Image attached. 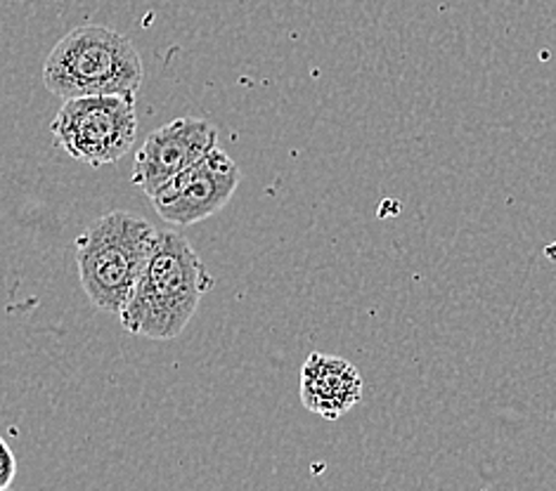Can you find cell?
Wrapping results in <instances>:
<instances>
[{
  "label": "cell",
  "instance_id": "obj_1",
  "mask_svg": "<svg viewBox=\"0 0 556 491\" xmlns=\"http://www.w3.org/2000/svg\"><path fill=\"white\" fill-rule=\"evenodd\" d=\"M214 288V276L178 232L156 234L152 254L118 320L128 334L150 340H174Z\"/></svg>",
  "mask_w": 556,
  "mask_h": 491
},
{
  "label": "cell",
  "instance_id": "obj_2",
  "mask_svg": "<svg viewBox=\"0 0 556 491\" xmlns=\"http://www.w3.org/2000/svg\"><path fill=\"white\" fill-rule=\"evenodd\" d=\"M144 78L138 48L102 24L76 26L43 64L46 88L62 100L92 95L136 98Z\"/></svg>",
  "mask_w": 556,
  "mask_h": 491
},
{
  "label": "cell",
  "instance_id": "obj_3",
  "mask_svg": "<svg viewBox=\"0 0 556 491\" xmlns=\"http://www.w3.org/2000/svg\"><path fill=\"white\" fill-rule=\"evenodd\" d=\"M156 230L128 210H112L76 236V272L84 294L100 312L118 314L134 294Z\"/></svg>",
  "mask_w": 556,
  "mask_h": 491
},
{
  "label": "cell",
  "instance_id": "obj_4",
  "mask_svg": "<svg viewBox=\"0 0 556 491\" xmlns=\"http://www.w3.org/2000/svg\"><path fill=\"white\" fill-rule=\"evenodd\" d=\"M50 132L74 161L102 168L122 161L138 135L136 98L92 95L64 100Z\"/></svg>",
  "mask_w": 556,
  "mask_h": 491
},
{
  "label": "cell",
  "instance_id": "obj_5",
  "mask_svg": "<svg viewBox=\"0 0 556 491\" xmlns=\"http://www.w3.org/2000/svg\"><path fill=\"white\" fill-rule=\"evenodd\" d=\"M240 182L242 170L235 158L220 147H214L200 161L162 184L150 196V202L164 222L190 228L228 206Z\"/></svg>",
  "mask_w": 556,
  "mask_h": 491
},
{
  "label": "cell",
  "instance_id": "obj_6",
  "mask_svg": "<svg viewBox=\"0 0 556 491\" xmlns=\"http://www.w3.org/2000/svg\"><path fill=\"white\" fill-rule=\"evenodd\" d=\"M214 147H218V130L214 124L194 116L174 118L144 138L136 154L130 182L152 196L162 184L200 161Z\"/></svg>",
  "mask_w": 556,
  "mask_h": 491
},
{
  "label": "cell",
  "instance_id": "obj_7",
  "mask_svg": "<svg viewBox=\"0 0 556 491\" xmlns=\"http://www.w3.org/2000/svg\"><path fill=\"white\" fill-rule=\"evenodd\" d=\"M365 380L343 357L313 352L301 369V402L311 414L327 421L346 416L361 402Z\"/></svg>",
  "mask_w": 556,
  "mask_h": 491
},
{
  "label": "cell",
  "instance_id": "obj_8",
  "mask_svg": "<svg viewBox=\"0 0 556 491\" xmlns=\"http://www.w3.org/2000/svg\"><path fill=\"white\" fill-rule=\"evenodd\" d=\"M17 477V458L12 454L10 444L0 437V489H10Z\"/></svg>",
  "mask_w": 556,
  "mask_h": 491
},
{
  "label": "cell",
  "instance_id": "obj_9",
  "mask_svg": "<svg viewBox=\"0 0 556 491\" xmlns=\"http://www.w3.org/2000/svg\"><path fill=\"white\" fill-rule=\"evenodd\" d=\"M0 491H12V489H0Z\"/></svg>",
  "mask_w": 556,
  "mask_h": 491
}]
</instances>
